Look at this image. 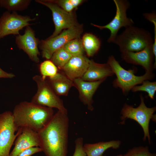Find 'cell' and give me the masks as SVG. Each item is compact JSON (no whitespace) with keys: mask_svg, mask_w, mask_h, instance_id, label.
<instances>
[{"mask_svg":"<svg viewBox=\"0 0 156 156\" xmlns=\"http://www.w3.org/2000/svg\"><path fill=\"white\" fill-rule=\"evenodd\" d=\"M59 111L48 125L38 133L40 148L46 156H67L69 119Z\"/></svg>","mask_w":156,"mask_h":156,"instance_id":"obj_1","label":"cell"},{"mask_svg":"<svg viewBox=\"0 0 156 156\" xmlns=\"http://www.w3.org/2000/svg\"><path fill=\"white\" fill-rule=\"evenodd\" d=\"M12 114L17 130L27 127L38 133L48 125L54 115L52 108L27 101L21 102L16 105Z\"/></svg>","mask_w":156,"mask_h":156,"instance_id":"obj_2","label":"cell"},{"mask_svg":"<svg viewBox=\"0 0 156 156\" xmlns=\"http://www.w3.org/2000/svg\"><path fill=\"white\" fill-rule=\"evenodd\" d=\"M125 28L122 34L117 35L113 42L118 46L121 53L138 52L153 45V40L148 31L133 25Z\"/></svg>","mask_w":156,"mask_h":156,"instance_id":"obj_3","label":"cell"},{"mask_svg":"<svg viewBox=\"0 0 156 156\" xmlns=\"http://www.w3.org/2000/svg\"><path fill=\"white\" fill-rule=\"evenodd\" d=\"M141 102L137 107L125 104L121 111L122 116L120 117V123L124 124L126 119L129 118L136 121L142 127L144 132L143 140L147 138L150 144L151 138L149 133V125L150 120L156 121V115L154 113L156 110V107H148L145 105L144 98L140 96Z\"/></svg>","mask_w":156,"mask_h":156,"instance_id":"obj_4","label":"cell"},{"mask_svg":"<svg viewBox=\"0 0 156 156\" xmlns=\"http://www.w3.org/2000/svg\"><path fill=\"white\" fill-rule=\"evenodd\" d=\"M107 63L116 76L113 83L114 86L120 88L124 93L128 92L137 85L153 77L152 73L146 72L140 76L135 75L133 70H126L122 67L113 55L109 57Z\"/></svg>","mask_w":156,"mask_h":156,"instance_id":"obj_5","label":"cell"},{"mask_svg":"<svg viewBox=\"0 0 156 156\" xmlns=\"http://www.w3.org/2000/svg\"><path fill=\"white\" fill-rule=\"evenodd\" d=\"M33 79L37 84V90L30 102L38 105L56 108L67 114L62 100L54 92L47 80L39 75H35Z\"/></svg>","mask_w":156,"mask_h":156,"instance_id":"obj_6","label":"cell"},{"mask_svg":"<svg viewBox=\"0 0 156 156\" xmlns=\"http://www.w3.org/2000/svg\"><path fill=\"white\" fill-rule=\"evenodd\" d=\"M83 27L78 25L67 29L57 36L40 41L39 45L42 57L47 60L54 53L70 40L80 38L83 32Z\"/></svg>","mask_w":156,"mask_h":156,"instance_id":"obj_7","label":"cell"},{"mask_svg":"<svg viewBox=\"0 0 156 156\" xmlns=\"http://www.w3.org/2000/svg\"><path fill=\"white\" fill-rule=\"evenodd\" d=\"M19 133L12 112L7 111L0 114V156H10L11 148Z\"/></svg>","mask_w":156,"mask_h":156,"instance_id":"obj_8","label":"cell"},{"mask_svg":"<svg viewBox=\"0 0 156 156\" xmlns=\"http://www.w3.org/2000/svg\"><path fill=\"white\" fill-rule=\"evenodd\" d=\"M116 7V12L113 19L108 24L104 26H100L92 24L93 26L100 29H107L110 32V35L107 41L113 43L120 29L133 25L132 20L127 16L126 12L130 6V3L125 0H114Z\"/></svg>","mask_w":156,"mask_h":156,"instance_id":"obj_9","label":"cell"},{"mask_svg":"<svg viewBox=\"0 0 156 156\" xmlns=\"http://www.w3.org/2000/svg\"><path fill=\"white\" fill-rule=\"evenodd\" d=\"M35 1L47 7L52 12L55 29L48 38L57 36L64 29L79 25L73 14L66 12L51 0H36Z\"/></svg>","mask_w":156,"mask_h":156,"instance_id":"obj_10","label":"cell"},{"mask_svg":"<svg viewBox=\"0 0 156 156\" xmlns=\"http://www.w3.org/2000/svg\"><path fill=\"white\" fill-rule=\"evenodd\" d=\"M35 20L28 16H22L16 12H6L0 18V39L7 35L19 34V31L31 25L29 22Z\"/></svg>","mask_w":156,"mask_h":156,"instance_id":"obj_11","label":"cell"},{"mask_svg":"<svg viewBox=\"0 0 156 156\" xmlns=\"http://www.w3.org/2000/svg\"><path fill=\"white\" fill-rule=\"evenodd\" d=\"M15 42L18 48L26 53L32 61L36 63L39 62L38 46L40 41L36 37L34 31L29 26L26 27L23 35L19 34L16 36Z\"/></svg>","mask_w":156,"mask_h":156,"instance_id":"obj_12","label":"cell"},{"mask_svg":"<svg viewBox=\"0 0 156 156\" xmlns=\"http://www.w3.org/2000/svg\"><path fill=\"white\" fill-rule=\"evenodd\" d=\"M18 129L20 133L14 141V146L10 156H17L26 149L32 147H40V141L38 133L27 127Z\"/></svg>","mask_w":156,"mask_h":156,"instance_id":"obj_13","label":"cell"},{"mask_svg":"<svg viewBox=\"0 0 156 156\" xmlns=\"http://www.w3.org/2000/svg\"><path fill=\"white\" fill-rule=\"evenodd\" d=\"M152 45L147 46L138 52H122L121 57L127 62L142 66L145 69L146 72L152 73L154 57Z\"/></svg>","mask_w":156,"mask_h":156,"instance_id":"obj_14","label":"cell"},{"mask_svg":"<svg viewBox=\"0 0 156 156\" xmlns=\"http://www.w3.org/2000/svg\"><path fill=\"white\" fill-rule=\"evenodd\" d=\"M104 80L87 81L81 78H78L73 81L74 87L79 91L80 100L87 106L88 109L91 111H93L94 109L93 96L100 85Z\"/></svg>","mask_w":156,"mask_h":156,"instance_id":"obj_15","label":"cell"},{"mask_svg":"<svg viewBox=\"0 0 156 156\" xmlns=\"http://www.w3.org/2000/svg\"><path fill=\"white\" fill-rule=\"evenodd\" d=\"M90 60L83 55L72 56L62 69L72 81L81 78L87 71Z\"/></svg>","mask_w":156,"mask_h":156,"instance_id":"obj_16","label":"cell"},{"mask_svg":"<svg viewBox=\"0 0 156 156\" xmlns=\"http://www.w3.org/2000/svg\"><path fill=\"white\" fill-rule=\"evenodd\" d=\"M114 74L107 64H99L90 60L88 68L81 79L87 81H94L105 80Z\"/></svg>","mask_w":156,"mask_h":156,"instance_id":"obj_17","label":"cell"},{"mask_svg":"<svg viewBox=\"0 0 156 156\" xmlns=\"http://www.w3.org/2000/svg\"><path fill=\"white\" fill-rule=\"evenodd\" d=\"M54 92L57 95L67 96L70 88L74 86L73 81L65 75L57 73L47 80Z\"/></svg>","mask_w":156,"mask_h":156,"instance_id":"obj_18","label":"cell"},{"mask_svg":"<svg viewBox=\"0 0 156 156\" xmlns=\"http://www.w3.org/2000/svg\"><path fill=\"white\" fill-rule=\"evenodd\" d=\"M121 142L120 140H112L83 144V149L87 156H102L108 148L116 149L119 148Z\"/></svg>","mask_w":156,"mask_h":156,"instance_id":"obj_19","label":"cell"},{"mask_svg":"<svg viewBox=\"0 0 156 156\" xmlns=\"http://www.w3.org/2000/svg\"><path fill=\"white\" fill-rule=\"evenodd\" d=\"M84 50L88 57H92L99 50L101 45L99 39L90 33L84 34L81 39Z\"/></svg>","mask_w":156,"mask_h":156,"instance_id":"obj_20","label":"cell"},{"mask_svg":"<svg viewBox=\"0 0 156 156\" xmlns=\"http://www.w3.org/2000/svg\"><path fill=\"white\" fill-rule=\"evenodd\" d=\"M31 1L30 0H0V5L10 11H21L26 9Z\"/></svg>","mask_w":156,"mask_h":156,"instance_id":"obj_21","label":"cell"},{"mask_svg":"<svg viewBox=\"0 0 156 156\" xmlns=\"http://www.w3.org/2000/svg\"><path fill=\"white\" fill-rule=\"evenodd\" d=\"M72 57L63 47L56 51L50 59L57 67L62 69Z\"/></svg>","mask_w":156,"mask_h":156,"instance_id":"obj_22","label":"cell"},{"mask_svg":"<svg viewBox=\"0 0 156 156\" xmlns=\"http://www.w3.org/2000/svg\"><path fill=\"white\" fill-rule=\"evenodd\" d=\"M63 47L72 56L83 55L84 51L81 39L80 38L70 40Z\"/></svg>","mask_w":156,"mask_h":156,"instance_id":"obj_23","label":"cell"},{"mask_svg":"<svg viewBox=\"0 0 156 156\" xmlns=\"http://www.w3.org/2000/svg\"><path fill=\"white\" fill-rule=\"evenodd\" d=\"M41 76L46 79L55 75L58 73L57 67L51 60H47L42 62L39 66Z\"/></svg>","mask_w":156,"mask_h":156,"instance_id":"obj_24","label":"cell"},{"mask_svg":"<svg viewBox=\"0 0 156 156\" xmlns=\"http://www.w3.org/2000/svg\"><path fill=\"white\" fill-rule=\"evenodd\" d=\"M142 85L135 86L131 90L133 92L143 91L147 92L150 98L154 99V95L156 90V82H151L148 80L144 81Z\"/></svg>","mask_w":156,"mask_h":156,"instance_id":"obj_25","label":"cell"},{"mask_svg":"<svg viewBox=\"0 0 156 156\" xmlns=\"http://www.w3.org/2000/svg\"><path fill=\"white\" fill-rule=\"evenodd\" d=\"M122 156H156V154L151 152L147 146L134 147Z\"/></svg>","mask_w":156,"mask_h":156,"instance_id":"obj_26","label":"cell"},{"mask_svg":"<svg viewBox=\"0 0 156 156\" xmlns=\"http://www.w3.org/2000/svg\"><path fill=\"white\" fill-rule=\"evenodd\" d=\"M75 150L73 156H87L83 149V140L79 137L75 141Z\"/></svg>","mask_w":156,"mask_h":156,"instance_id":"obj_27","label":"cell"},{"mask_svg":"<svg viewBox=\"0 0 156 156\" xmlns=\"http://www.w3.org/2000/svg\"><path fill=\"white\" fill-rule=\"evenodd\" d=\"M51 1L67 12L71 13L73 10L74 9L70 0Z\"/></svg>","mask_w":156,"mask_h":156,"instance_id":"obj_28","label":"cell"},{"mask_svg":"<svg viewBox=\"0 0 156 156\" xmlns=\"http://www.w3.org/2000/svg\"><path fill=\"white\" fill-rule=\"evenodd\" d=\"M41 152L42 150L40 147H32L22 151L17 156H31L36 153Z\"/></svg>","mask_w":156,"mask_h":156,"instance_id":"obj_29","label":"cell"},{"mask_svg":"<svg viewBox=\"0 0 156 156\" xmlns=\"http://www.w3.org/2000/svg\"><path fill=\"white\" fill-rule=\"evenodd\" d=\"M12 73L7 72L0 68V78H12L15 77Z\"/></svg>","mask_w":156,"mask_h":156,"instance_id":"obj_30","label":"cell"},{"mask_svg":"<svg viewBox=\"0 0 156 156\" xmlns=\"http://www.w3.org/2000/svg\"><path fill=\"white\" fill-rule=\"evenodd\" d=\"M70 1L74 8H77L83 2L82 0H70Z\"/></svg>","mask_w":156,"mask_h":156,"instance_id":"obj_31","label":"cell"},{"mask_svg":"<svg viewBox=\"0 0 156 156\" xmlns=\"http://www.w3.org/2000/svg\"><path fill=\"white\" fill-rule=\"evenodd\" d=\"M122 154H120V155H117L115 156H122Z\"/></svg>","mask_w":156,"mask_h":156,"instance_id":"obj_32","label":"cell"}]
</instances>
